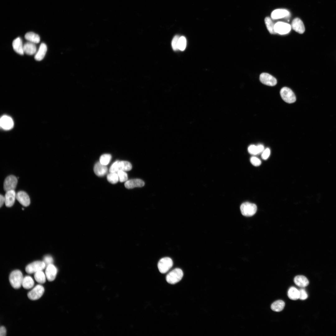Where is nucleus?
Wrapping results in <instances>:
<instances>
[{
	"mask_svg": "<svg viewBox=\"0 0 336 336\" xmlns=\"http://www.w3.org/2000/svg\"><path fill=\"white\" fill-rule=\"evenodd\" d=\"M23 278L22 273L20 270L12 271L9 276V281L12 286L16 289L20 288L22 286Z\"/></svg>",
	"mask_w": 336,
	"mask_h": 336,
	"instance_id": "nucleus-1",
	"label": "nucleus"
},
{
	"mask_svg": "<svg viewBox=\"0 0 336 336\" xmlns=\"http://www.w3.org/2000/svg\"><path fill=\"white\" fill-rule=\"evenodd\" d=\"M183 273L181 269L176 268L170 272L166 275V281L170 284H175L182 279Z\"/></svg>",
	"mask_w": 336,
	"mask_h": 336,
	"instance_id": "nucleus-2",
	"label": "nucleus"
},
{
	"mask_svg": "<svg viewBox=\"0 0 336 336\" xmlns=\"http://www.w3.org/2000/svg\"><path fill=\"white\" fill-rule=\"evenodd\" d=\"M240 210L243 216L250 217L254 215L256 212L257 207L254 203L245 202L241 204Z\"/></svg>",
	"mask_w": 336,
	"mask_h": 336,
	"instance_id": "nucleus-3",
	"label": "nucleus"
},
{
	"mask_svg": "<svg viewBox=\"0 0 336 336\" xmlns=\"http://www.w3.org/2000/svg\"><path fill=\"white\" fill-rule=\"evenodd\" d=\"M280 93L282 98L287 103H292L296 100V97L294 93L289 88L287 87H282L281 89Z\"/></svg>",
	"mask_w": 336,
	"mask_h": 336,
	"instance_id": "nucleus-4",
	"label": "nucleus"
},
{
	"mask_svg": "<svg viewBox=\"0 0 336 336\" xmlns=\"http://www.w3.org/2000/svg\"><path fill=\"white\" fill-rule=\"evenodd\" d=\"M46 267L44 261H36L28 264L26 267L25 270L27 273L32 274L42 270Z\"/></svg>",
	"mask_w": 336,
	"mask_h": 336,
	"instance_id": "nucleus-5",
	"label": "nucleus"
},
{
	"mask_svg": "<svg viewBox=\"0 0 336 336\" xmlns=\"http://www.w3.org/2000/svg\"><path fill=\"white\" fill-rule=\"evenodd\" d=\"M173 262L172 259L168 257L162 258L158 263V269L161 273H166L172 267Z\"/></svg>",
	"mask_w": 336,
	"mask_h": 336,
	"instance_id": "nucleus-6",
	"label": "nucleus"
},
{
	"mask_svg": "<svg viewBox=\"0 0 336 336\" xmlns=\"http://www.w3.org/2000/svg\"><path fill=\"white\" fill-rule=\"evenodd\" d=\"M44 292V287L42 285L38 284L36 285L28 292L27 296L31 300H37L42 296Z\"/></svg>",
	"mask_w": 336,
	"mask_h": 336,
	"instance_id": "nucleus-7",
	"label": "nucleus"
},
{
	"mask_svg": "<svg viewBox=\"0 0 336 336\" xmlns=\"http://www.w3.org/2000/svg\"><path fill=\"white\" fill-rule=\"evenodd\" d=\"M17 183V179L15 176L13 175L8 176L4 181L3 184L4 190L7 192L10 190H14Z\"/></svg>",
	"mask_w": 336,
	"mask_h": 336,
	"instance_id": "nucleus-8",
	"label": "nucleus"
},
{
	"mask_svg": "<svg viewBox=\"0 0 336 336\" xmlns=\"http://www.w3.org/2000/svg\"><path fill=\"white\" fill-rule=\"evenodd\" d=\"M259 80L263 84L270 86H274L277 83V79L267 73H261L259 76Z\"/></svg>",
	"mask_w": 336,
	"mask_h": 336,
	"instance_id": "nucleus-9",
	"label": "nucleus"
},
{
	"mask_svg": "<svg viewBox=\"0 0 336 336\" xmlns=\"http://www.w3.org/2000/svg\"><path fill=\"white\" fill-rule=\"evenodd\" d=\"M291 26L289 24L280 21L276 23L274 27L275 32L280 35H284L288 33L291 30Z\"/></svg>",
	"mask_w": 336,
	"mask_h": 336,
	"instance_id": "nucleus-10",
	"label": "nucleus"
},
{
	"mask_svg": "<svg viewBox=\"0 0 336 336\" xmlns=\"http://www.w3.org/2000/svg\"><path fill=\"white\" fill-rule=\"evenodd\" d=\"M46 267L45 274L46 278L49 281H52L55 278L57 269L53 264H49Z\"/></svg>",
	"mask_w": 336,
	"mask_h": 336,
	"instance_id": "nucleus-11",
	"label": "nucleus"
},
{
	"mask_svg": "<svg viewBox=\"0 0 336 336\" xmlns=\"http://www.w3.org/2000/svg\"><path fill=\"white\" fill-rule=\"evenodd\" d=\"M16 199L23 206L25 207L28 206L30 203L29 197L27 194L24 191H20L16 195Z\"/></svg>",
	"mask_w": 336,
	"mask_h": 336,
	"instance_id": "nucleus-12",
	"label": "nucleus"
},
{
	"mask_svg": "<svg viewBox=\"0 0 336 336\" xmlns=\"http://www.w3.org/2000/svg\"><path fill=\"white\" fill-rule=\"evenodd\" d=\"M291 27L296 32L300 34L303 33L305 31V27L302 21L299 18L294 19L292 23Z\"/></svg>",
	"mask_w": 336,
	"mask_h": 336,
	"instance_id": "nucleus-13",
	"label": "nucleus"
},
{
	"mask_svg": "<svg viewBox=\"0 0 336 336\" xmlns=\"http://www.w3.org/2000/svg\"><path fill=\"white\" fill-rule=\"evenodd\" d=\"M16 194L14 190L6 192L5 195V203L7 207H10L14 204L16 198Z\"/></svg>",
	"mask_w": 336,
	"mask_h": 336,
	"instance_id": "nucleus-14",
	"label": "nucleus"
},
{
	"mask_svg": "<svg viewBox=\"0 0 336 336\" xmlns=\"http://www.w3.org/2000/svg\"><path fill=\"white\" fill-rule=\"evenodd\" d=\"M1 127L5 130H9L11 129L13 126L14 123L12 118L7 115H3L2 116L0 120Z\"/></svg>",
	"mask_w": 336,
	"mask_h": 336,
	"instance_id": "nucleus-15",
	"label": "nucleus"
},
{
	"mask_svg": "<svg viewBox=\"0 0 336 336\" xmlns=\"http://www.w3.org/2000/svg\"><path fill=\"white\" fill-rule=\"evenodd\" d=\"M144 185V181L140 179H133L126 181L125 184V187L127 189H133L135 187H142Z\"/></svg>",
	"mask_w": 336,
	"mask_h": 336,
	"instance_id": "nucleus-16",
	"label": "nucleus"
},
{
	"mask_svg": "<svg viewBox=\"0 0 336 336\" xmlns=\"http://www.w3.org/2000/svg\"><path fill=\"white\" fill-rule=\"evenodd\" d=\"M107 170L106 166L101 164L100 162H97L94 168V173L98 176L104 175L107 173Z\"/></svg>",
	"mask_w": 336,
	"mask_h": 336,
	"instance_id": "nucleus-17",
	"label": "nucleus"
},
{
	"mask_svg": "<svg viewBox=\"0 0 336 336\" xmlns=\"http://www.w3.org/2000/svg\"><path fill=\"white\" fill-rule=\"evenodd\" d=\"M12 46L14 50L16 53L21 55L24 54L23 45L20 38L18 37L14 40L12 42Z\"/></svg>",
	"mask_w": 336,
	"mask_h": 336,
	"instance_id": "nucleus-18",
	"label": "nucleus"
},
{
	"mask_svg": "<svg viewBox=\"0 0 336 336\" xmlns=\"http://www.w3.org/2000/svg\"><path fill=\"white\" fill-rule=\"evenodd\" d=\"M289 14V12L286 10L277 9L272 12L271 16L273 19H277L287 16Z\"/></svg>",
	"mask_w": 336,
	"mask_h": 336,
	"instance_id": "nucleus-19",
	"label": "nucleus"
},
{
	"mask_svg": "<svg viewBox=\"0 0 336 336\" xmlns=\"http://www.w3.org/2000/svg\"><path fill=\"white\" fill-rule=\"evenodd\" d=\"M35 44L29 41L25 43L23 45L24 53L29 55L35 54L36 51V47Z\"/></svg>",
	"mask_w": 336,
	"mask_h": 336,
	"instance_id": "nucleus-20",
	"label": "nucleus"
},
{
	"mask_svg": "<svg viewBox=\"0 0 336 336\" xmlns=\"http://www.w3.org/2000/svg\"><path fill=\"white\" fill-rule=\"evenodd\" d=\"M47 51V47L46 44L44 43H41L35 56V59L38 61L41 60L44 58Z\"/></svg>",
	"mask_w": 336,
	"mask_h": 336,
	"instance_id": "nucleus-21",
	"label": "nucleus"
},
{
	"mask_svg": "<svg viewBox=\"0 0 336 336\" xmlns=\"http://www.w3.org/2000/svg\"><path fill=\"white\" fill-rule=\"evenodd\" d=\"M294 281L298 286L304 287L308 286L309 282L307 278L303 275H298L294 278Z\"/></svg>",
	"mask_w": 336,
	"mask_h": 336,
	"instance_id": "nucleus-22",
	"label": "nucleus"
},
{
	"mask_svg": "<svg viewBox=\"0 0 336 336\" xmlns=\"http://www.w3.org/2000/svg\"><path fill=\"white\" fill-rule=\"evenodd\" d=\"M34 282L32 278L26 276L23 278L22 286L24 288L28 289L32 288L34 286Z\"/></svg>",
	"mask_w": 336,
	"mask_h": 336,
	"instance_id": "nucleus-23",
	"label": "nucleus"
},
{
	"mask_svg": "<svg viewBox=\"0 0 336 336\" xmlns=\"http://www.w3.org/2000/svg\"><path fill=\"white\" fill-rule=\"evenodd\" d=\"M25 37L29 42L35 44L38 43L40 40L39 35L33 32H29L26 33L25 35Z\"/></svg>",
	"mask_w": 336,
	"mask_h": 336,
	"instance_id": "nucleus-24",
	"label": "nucleus"
},
{
	"mask_svg": "<svg viewBox=\"0 0 336 336\" xmlns=\"http://www.w3.org/2000/svg\"><path fill=\"white\" fill-rule=\"evenodd\" d=\"M285 303L282 300H277L273 302L271 305V309L276 312H280L282 310L285 306Z\"/></svg>",
	"mask_w": 336,
	"mask_h": 336,
	"instance_id": "nucleus-25",
	"label": "nucleus"
},
{
	"mask_svg": "<svg viewBox=\"0 0 336 336\" xmlns=\"http://www.w3.org/2000/svg\"><path fill=\"white\" fill-rule=\"evenodd\" d=\"M287 295L288 297L291 300H296L299 297V290L294 287H291L289 289Z\"/></svg>",
	"mask_w": 336,
	"mask_h": 336,
	"instance_id": "nucleus-26",
	"label": "nucleus"
},
{
	"mask_svg": "<svg viewBox=\"0 0 336 336\" xmlns=\"http://www.w3.org/2000/svg\"><path fill=\"white\" fill-rule=\"evenodd\" d=\"M118 167L119 171H128L130 170L132 168L131 164L126 161H118Z\"/></svg>",
	"mask_w": 336,
	"mask_h": 336,
	"instance_id": "nucleus-27",
	"label": "nucleus"
},
{
	"mask_svg": "<svg viewBox=\"0 0 336 336\" xmlns=\"http://www.w3.org/2000/svg\"><path fill=\"white\" fill-rule=\"evenodd\" d=\"M265 23L268 31L271 34H275L274 27L275 24L271 19L269 17H266L264 19Z\"/></svg>",
	"mask_w": 336,
	"mask_h": 336,
	"instance_id": "nucleus-28",
	"label": "nucleus"
},
{
	"mask_svg": "<svg viewBox=\"0 0 336 336\" xmlns=\"http://www.w3.org/2000/svg\"><path fill=\"white\" fill-rule=\"evenodd\" d=\"M34 277L36 281L40 284L44 283L46 282V275L42 270L38 271L34 273Z\"/></svg>",
	"mask_w": 336,
	"mask_h": 336,
	"instance_id": "nucleus-29",
	"label": "nucleus"
},
{
	"mask_svg": "<svg viewBox=\"0 0 336 336\" xmlns=\"http://www.w3.org/2000/svg\"><path fill=\"white\" fill-rule=\"evenodd\" d=\"M107 178L108 181L112 184L116 183L119 181V178L117 173H110L108 175Z\"/></svg>",
	"mask_w": 336,
	"mask_h": 336,
	"instance_id": "nucleus-30",
	"label": "nucleus"
},
{
	"mask_svg": "<svg viewBox=\"0 0 336 336\" xmlns=\"http://www.w3.org/2000/svg\"><path fill=\"white\" fill-rule=\"evenodd\" d=\"M111 156L110 154H105L102 155L100 158V162L104 165H107L110 162Z\"/></svg>",
	"mask_w": 336,
	"mask_h": 336,
	"instance_id": "nucleus-31",
	"label": "nucleus"
},
{
	"mask_svg": "<svg viewBox=\"0 0 336 336\" xmlns=\"http://www.w3.org/2000/svg\"><path fill=\"white\" fill-rule=\"evenodd\" d=\"M186 40L185 37H180L178 42V49L181 51L184 50L186 46Z\"/></svg>",
	"mask_w": 336,
	"mask_h": 336,
	"instance_id": "nucleus-32",
	"label": "nucleus"
},
{
	"mask_svg": "<svg viewBox=\"0 0 336 336\" xmlns=\"http://www.w3.org/2000/svg\"><path fill=\"white\" fill-rule=\"evenodd\" d=\"M117 174L119 176V180L120 182H124L127 180L128 175L124 171L119 170L117 172Z\"/></svg>",
	"mask_w": 336,
	"mask_h": 336,
	"instance_id": "nucleus-33",
	"label": "nucleus"
},
{
	"mask_svg": "<svg viewBox=\"0 0 336 336\" xmlns=\"http://www.w3.org/2000/svg\"><path fill=\"white\" fill-rule=\"evenodd\" d=\"M180 37L178 35H175L173 38L171 43V45L174 51H177L178 50V42L179 39Z\"/></svg>",
	"mask_w": 336,
	"mask_h": 336,
	"instance_id": "nucleus-34",
	"label": "nucleus"
},
{
	"mask_svg": "<svg viewBox=\"0 0 336 336\" xmlns=\"http://www.w3.org/2000/svg\"><path fill=\"white\" fill-rule=\"evenodd\" d=\"M248 150L249 152L251 154L255 155L259 154L257 146L250 145L248 147Z\"/></svg>",
	"mask_w": 336,
	"mask_h": 336,
	"instance_id": "nucleus-35",
	"label": "nucleus"
},
{
	"mask_svg": "<svg viewBox=\"0 0 336 336\" xmlns=\"http://www.w3.org/2000/svg\"><path fill=\"white\" fill-rule=\"evenodd\" d=\"M250 161L253 165L256 166L260 165L261 163V160L255 156H252L250 158Z\"/></svg>",
	"mask_w": 336,
	"mask_h": 336,
	"instance_id": "nucleus-36",
	"label": "nucleus"
},
{
	"mask_svg": "<svg viewBox=\"0 0 336 336\" xmlns=\"http://www.w3.org/2000/svg\"><path fill=\"white\" fill-rule=\"evenodd\" d=\"M299 299L301 300H304L307 298L308 295L306 291L304 289H300L299 290Z\"/></svg>",
	"mask_w": 336,
	"mask_h": 336,
	"instance_id": "nucleus-37",
	"label": "nucleus"
},
{
	"mask_svg": "<svg viewBox=\"0 0 336 336\" xmlns=\"http://www.w3.org/2000/svg\"><path fill=\"white\" fill-rule=\"evenodd\" d=\"M43 261L45 263L46 266L49 264H52L53 259L51 256L47 255L44 257Z\"/></svg>",
	"mask_w": 336,
	"mask_h": 336,
	"instance_id": "nucleus-38",
	"label": "nucleus"
},
{
	"mask_svg": "<svg viewBox=\"0 0 336 336\" xmlns=\"http://www.w3.org/2000/svg\"><path fill=\"white\" fill-rule=\"evenodd\" d=\"M270 153V149L267 148L263 151L261 155L262 158L264 160L267 159L269 156Z\"/></svg>",
	"mask_w": 336,
	"mask_h": 336,
	"instance_id": "nucleus-39",
	"label": "nucleus"
},
{
	"mask_svg": "<svg viewBox=\"0 0 336 336\" xmlns=\"http://www.w3.org/2000/svg\"><path fill=\"white\" fill-rule=\"evenodd\" d=\"M6 334V330L3 326H1L0 328V336H5Z\"/></svg>",
	"mask_w": 336,
	"mask_h": 336,
	"instance_id": "nucleus-40",
	"label": "nucleus"
},
{
	"mask_svg": "<svg viewBox=\"0 0 336 336\" xmlns=\"http://www.w3.org/2000/svg\"><path fill=\"white\" fill-rule=\"evenodd\" d=\"M5 203V199L4 197L2 194H0V206L1 207L3 205L4 203Z\"/></svg>",
	"mask_w": 336,
	"mask_h": 336,
	"instance_id": "nucleus-41",
	"label": "nucleus"
},
{
	"mask_svg": "<svg viewBox=\"0 0 336 336\" xmlns=\"http://www.w3.org/2000/svg\"><path fill=\"white\" fill-rule=\"evenodd\" d=\"M259 150V153L262 152L264 150V146L262 144H259L257 146Z\"/></svg>",
	"mask_w": 336,
	"mask_h": 336,
	"instance_id": "nucleus-42",
	"label": "nucleus"
}]
</instances>
